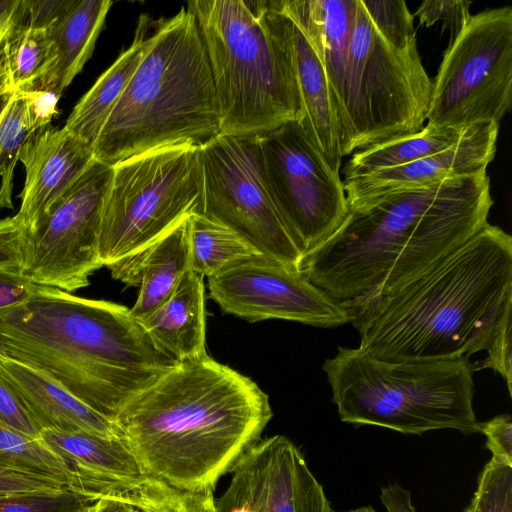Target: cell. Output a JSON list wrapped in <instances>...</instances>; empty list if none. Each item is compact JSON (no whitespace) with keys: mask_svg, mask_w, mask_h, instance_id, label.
Listing matches in <instances>:
<instances>
[{"mask_svg":"<svg viewBox=\"0 0 512 512\" xmlns=\"http://www.w3.org/2000/svg\"><path fill=\"white\" fill-rule=\"evenodd\" d=\"M380 500L387 512H417L411 492L396 483L381 488Z\"/></svg>","mask_w":512,"mask_h":512,"instance_id":"obj_44","label":"cell"},{"mask_svg":"<svg viewBox=\"0 0 512 512\" xmlns=\"http://www.w3.org/2000/svg\"><path fill=\"white\" fill-rule=\"evenodd\" d=\"M112 3L76 0L66 16L49 31L55 63L38 90L62 95L91 57Z\"/></svg>","mask_w":512,"mask_h":512,"instance_id":"obj_23","label":"cell"},{"mask_svg":"<svg viewBox=\"0 0 512 512\" xmlns=\"http://www.w3.org/2000/svg\"><path fill=\"white\" fill-rule=\"evenodd\" d=\"M54 63L49 31L21 26L0 57V96L38 90Z\"/></svg>","mask_w":512,"mask_h":512,"instance_id":"obj_26","label":"cell"},{"mask_svg":"<svg viewBox=\"0 0 512 512\" xmlns=\"http://www.w3.org/2000/svg\"><path fill=\"white\" fill-rule=\"evenodd\" d=\"M24 247L25 228L18 216L0 219V271L21 275Z\"/></svg>","mask_w":512,"mask_h":512,"instance_id":"obj_36","label":"cell"},{"mask_svg":"<svg viewBox=\"0 0 512 512\" xmlns=\"http://www.w3.org/2000/svg\"><path fill=\"white\" fill-rule=\"evenodd\" d=\"M30 133L20 95L0 96V210L13 209L14 169Z\"/></svg>","mask_w":512,"mask_h":512,"instance_id":"obj_29","label":"cell"},{"mask_svg":"<svg viewBox=\"0 0 512 512\" xmlns=\"http://www.w3.org/2000/svg\"><path fill=\"white\" fill-rule=\"evenodd\" d=\"M18 94L31 132L49 125L53 117L58 114L60 94L49 90L25 91Z\"/></svg>","mask_w":512,"mask_h":512,"instance_id":"obj_37","label":"cell"},{"mask_svg":"<svg viewBox=\"0 0 512 512\" xmlns=\"http://www.w3.org/2000/svg\"><path fill=\"white\" fill-rule=\"evenodd\" d=\"M34 287L21 275L0 271V310L25 301Z\"/></svg>","mask_w":512,"mask_h":512,"instance_id":"obj_43","label":"cell"},{"mask_svg":"<svg viewBox=\"0 0 512 512\" xmlns=\"http://www.w3.org/2000/svg\"><path fill=\"white\" fill-rule=\"evenodd\" d=\"M272 2L274 5L273 0ZM275 9L279 13L281 27L292 57L305 115L301 122L330 168L339 174L342 156L325 71L313 47L301 30L286 15L276 7Z\"/></svg>","mask_w":512,"mask_h":512,"instance_id":"obj_21","label":"cell"},{"mask_svg":"<svg viewBox=\"0 0 512 512\" xmlns=\"http://www.w3.org/2000/svg\"><path fill=\"white\" fill-rule=\"evenodd\" d=\"M0 380L42 430L83 431L120 438L114 422L89 408L43 374L2 354Z\"/></svg>","mask_w":512,"mask_h":512,"instance_id":"obj_19","label":"cell"},{"mask_svg":"<svg viewBox=\"0 0 512 512\" xmlns=\"http://www.w3.org/2000/svg\"><path fill=\"white\" fill-rule=\"evenodd\" d=\"M85 512H142L122 495L103 497L93 502Z\"/></svg>","mask_w":512,"mask_h":512,"instance_id":"obj_45","label":"cell"},{"mask_svg":"<svg viewBox=\"0 0 512 512\" xmlns=\"http://www.w3.org/2000/svg\"><path fill=\"white\" fill-rule=\"evenodd\" d=\"M230 473L215 512H334L303 454L284 435L258 440Z\"/></svg>","mask_w":512,"mask_h":512,"instance_id":"obj_15","label":"cell"},{"mask_svg":"<svg viewBox=\"0 0 512 512\" xmlns=\"http://www.w3.org/2000/svg\"><path fill=\"white\" fill-rule=\"evenodd\" d=\"M431 89L417 44L406 51L391 46L357 0L342 75L341 156L420 131Z\"/></svg>","mask_w":512,"mask_h":512,"instance_id":"obj_8","label":"cell"},{"mask_svg":"<svg viewBox=\"0 0 512 512\" xmlns=\"http://www.w3.org/2000/svg\"><path fill=\"white\" fill-rule=\"evenodd\" d=\"M26 1H0V57L14 33L25 26Z\"/></svg>","mask_w":512,"mask_h":512,"instance_id":"obj_42","label":"cell"},{"mask_svg":"<svg viewBox=\"0 0 512 512\" xmlns=\"http://www.w3.org/2000/svg\"><path fill=\"white\" fill-rule=\"evenodd\" d=\"M190 268L207 278L259 253L237 233L202 214L189 216Z\"/></svg>","mask_w":512,"mask_h":512,"instance_id":"obj_27","label":"cell"},{"mask_svg":"<svg viewBox=\"0 0 512 512\" xmlns=\"http://www.w3.org/2000/svg\"><path fill=\"white\" fill-rule=\"evenodd\" d=\"M342 512H376L372 506H362L356 509L342 511Z\"/></svg>","mask_w":512,"mask_h":512,"instance_id":"obj_46","label":"cell"},{"mask_svg":"<svg viewBox=\"0 0 512 512\" xmlns=\"http://www.w3.org/2000/svg\"><path fill=\"white\" fill-rule=\"evenodd\" d=\"M220 134L207 52L187 8L161 20L94 145V158L114 164L177 145L201 146Z\"/></svg>","mask_w":512,"mask_h":512,"instance_id":"obj_5","label":"cell"},{"mask_svg":"<svg viewBox=\"0 0 512 512\" xmlns=\"http://www.w3.org/2000/svg\"><path fill=\"white\" fill-rule=\"evenodd\" d=\"M512 101V8L486 9L451 39L432 81L426 126L499 123Z\"/></svg>","mask_w":512,"mask_h":512,"instance_id":"obj_10","label":"cell"},{"mask_svg":"<svg viewBox=\"0 0 512 512\" xmlns=\"http://www.w3.org/2000/svg\"><path fill=\"white\" fill-rule=\"evenodd\" d=\"M0 422L28 437L40 439L42 429L1 380Z\"/></svg>","mask_w":512,"mask_h":512,"instance_id":"obj_41","label":"cell"},{"mask_svg":"<svg viewBox=\"0 0 512 512\" xmlns=\"http://www.w3.org/2000/svg\"><path fill=\"white\" fill-rule=\"evenodd\" d=\"M377 32L394 48L406 51L417 44L414 16L403 0H361Z\"/></svg>","mask_w":512,"mask_h":512,"instance_id":"obj_31","label":"cell"},{"mask_svg":"<svg viewBox=\"0 0 512 512\" xmlns=\"http://www.w3.org/2000/svg\"><path fill=\"white\" fill-rule=\"evenodd\" d=\"M499 123L471 126L454 146L434 155L381 170L359 178L344 180L349 210H357L387 195L439 184L487 172L497 149Z\"/></svg>","mask_w":512,"mask_h":512,"instance_id":"obj_16","label":"cell"},{"mask_svg":"<svg viewBox=\"0 0 512 512\" xmlns=\"http://www.w3.org/2000/svg\"><path fill=\"white\" fill-rule=\"evenodd\" d=\"M0 354L43 374L112 422L178 363L126 306L41 285L25 301L0 310Z\"/></svg>","mask_w":512,"mask_h":512,"instance_id":"obj_3","label":"cell"},{"mask_svg":"<svg viewBox=\"0 0 512 512\" xmlns=\"http://www.w3.org/2000/svg\"><path fill=\"white\" fill-rule=\"evenodd\" d=\"M487 172L387 195L349 213L301 273L345 308L391 294L488 223Z\"/></svg>","mask_w":512,"mask_h":512,"instance_id":"obj_1","label":"cell"},{"mask_svg":"<svg viewBox=\"0 0 512 512\" xmlns=\"http://www.w3.org/2000/svg\"><path fill=\"white\" fill-rule=\"evenodd\" d=\"M202 214L227 226L259 254L301 272L303 255L265 187L257 135L220 133L200 146Z\"/></svg>","mask_w":512,"mask_h":512,"instance_id":"obj_12","label":"cell"},{"mask_svg":"<svg viewBox=\"0 0 512 512\" xmlns=\"http://www.w3.org/2000/svg\"><path fill=\"white\" fill-rule=\"evenodd\" d=\"M322 368L342 422L413 435L439 429L478 433L469 358L392 362L339 347Z\"/></svg>","mask_w":512,"mask_h":512,"instance_id":"obj_7","label":"cell"},{"mask_svg":"<svg viewBox=\"0 0 512 512\" xmlns=\"http://www.w3.org/2000/svg\"><path fill=\"white\" fill-rule=\"evenodd\" d=\"M40 440L67 467L68 489L95 501L116 497L130 483L148 475L119 437L42 430Z\"/></svg>","mask_w":512,"mask_h":512,"instance_id":"obj_18","label":"cell"},{"mask_svg":"<svg viewBox=\"0 0 512 512\" xmlns=\"http://www.w3.org/2000/svg\"><path fill=\"white\" fill-rule=\"evenodd\" d=\"M257 136L265 187L305 257L346 219L349 208L343 181L302 122L291 121Z\"/></svg>","mask_w":512,"mask_h":512,"instance_id":"obj_11","label":"cell"},{"mask_svg":"<svg viewBox=\"0 0 512 512\" xmlns=\"http://www.w3.org/2000/svg\"><path fill=\"white\" fill-rule=\"evenodd\" d=\"M189 216L136 254L108 266L113 278L140 287L130 308L137 321L156 311L191 270Z\"/></svg>","mask_w":512,"mask_h":512,"instance_id":"obj_20","label":"cell"},{"mask_svg":"<svg viewBox=\"0 0 512 512\" xmlns=\"http://www.w3.org/2000/svg\"><path fill=\"white\" fill-rule=\"evenodd\" d=\"M66 487L65 483L52 478L0 467V496Z\"/></svg>","mask_w":512,"mask_h":512,"instance_id":"obj_40","label":"cell"},{"mask_svg":"<svg viewBox=\"0 0 512 512\" xmlns=\"http://www.w3.org/2000/svg\"><path fill=\"white\" fill-rule=\"evenodd\" d=\"M94 159L93 146L64 126L49 124L29 134L18 157L25 170V181L16 214L26 232L34 229L47 209Z\"/></svg>","mask_w":512,"mask_h":512,"instance_id":"obj_17","label":"cell"},{"mask_svg":"<svg viewBox=\"0 0 512 512\" xmlns=\"http://www.w3.org/2000/svg\"><path fill=\"white\" fill-rule=\"evenodd\" d=\"M471 4L472 2L468 0L424 1L418 7L416 15L420 24L425 27H430L437 21H442V29H449L451 39H453L470 19L469 8Z\"/></svg>","mask_w":512,"mask_h":512,"instance_id":"obj_35","label":"cell"},{"mask_svg":"<svg viewBox=\"0 0 512 512\" xmlns=\"http://www.w3.org/2000/svg\"><path fill=\"white\" fill-rule=\"evenodd\" d=\"M471 126L434 128L424 125L418 132L356 150L344 166V180L370 175L445 151L457 144Z\"/></svg>","mask_w":512,"mask_h":512,"instance_id":"obj_25","label":"cell"},{"mask_svg":"<svg viewBox=\"0 0 512 512\" xmlns=\"http://www.w3.org/2000/svg\"><path fill=\"white\" fill-rule=\"evenodd\" d=\"M122 496L142 512H215L213 492L180 490L150 475L132 482Z\"/></svg>","mask_w":512,"mask_h":512,"instance_id":"obj_30","label":"cell"},{"mask_svg":"<svg viewBox=\"0 0 512 512\" xmlns=\"http://www.w3.org/2000/svg\"><path fill=\"white\" fill-rule=\"evenodd\" d=\"M478 433L486 436L485 448L492 458L512 464V421L509 414L497 415L487 421L478 422Z\"/></svg>","mask_w":512,"mask_h":512,"instance_id":"obj_38","label":"cell"},{"mask_svg":"<svg viewBox=\"0 0 512 512\" xmlns=\"http://www.w3.org/2000/svg\"><path fill=\"white\" fill-rule=\"evenodd\" d=\"M112 175L111 165L94 159L34 229L25 231L21 275L30 283L69 293L89 285L90 276L103 266L99 234Z\"/></svg>","mask_w":512,"mask_h":512,"instance_id":"obj_13","label":"cell"},{"mask_svg":"<svg viewBox=\"0 0 512 512\" xmlns=\"http://www.w3.org/2000/svg\"><path fill=\"white\" fill-rule=\"evenodd\" d=\"M273 416L249 377L204 357L178 362L114 423L145 472L189 492H214Z\"/></svg>","mask_w":512,"mask_h":512,"instance_id":"obj_2","label":"cell"},{"mask_svg":"<svg viewBox=\"0 0 512 512\" xmlns=\"http://www.w3.org/2000/svg\"><path fill=\"white\" fill-rule=\"evenodd\" d=\"M210 297L224 313L250 322L284 319L318 327L351 322L347 308L301 272L255 255L208 278Z\"/></svg>","mask_w":512,"mask_h":512,"instance_id":"obj_14","label":"cell"},{"mask_svg":"<svg viewBox=\"0 0 512 512\" xmlns=\"http://www.w3.org/2000/svg\"><path fill=\"white\" fill-rule=\"evenodd\" d=\"M149 36L139 24L133 43L96 80L72 109L64 127L75 137L94 145L105 122L134 75Z\"/></svg>","mask_w":512,"mask_h":512,"instance_id":"obj_24","label":"cell"},{"mask_svg":"<svg viewBox=\"0 0 512 512\" xmlns=\"http://www.w3.org/2000/svg\"><path fill=\"white\" fill-rule=\"evenodd\" d=\"M487 357L471 363L472 372L481 369H493L499 373L507 384L509 395L512 394V303L507 306L487 349Z\"/></svg>","mask_w":512,"mask_h":512,"instance_id":"obj_34","label":"cell"},{"mask_svg":"<svg viewBox=\"0 0 512 512\" xmlns=\"http://www.w3.org/2000/svg\"><path fill=\"white\" fill-rule=\"evenodd\" d=\"M0 467L52 478L68 487L63 461L40 439L28 437L0 422Z\"/></svg>","mask_w":512,"mask_h":512,"instance_id":"obj_28","label":"cell"},{"mask_svg":"<svg viewBox=\"0 0 512 512\" xmlns=\"http://www.w3.org/2000/svg\"><path fill=\"white\" fill-rule=\"evenodd\" d=\"M93 502L66 487L0 496V512H85Z\"/></svg>","mask_w":512,"mask_h":512,"instance_id":"obj_33","label":"cell"},{"mask_svg":"<svg viewBox=\"0 0 512 512\" xmlns=\"http://www.w3.org/2000/svg\"><path fill=\"white\" fill-rule=\"evenodd\" d=\"M112 167L98 245L103 266L136 254L183 218L202 213L200 146L164 147Z\"/></svg>","mask_w":512,"mask_h":512,"instance_id":"obj_9","label":"cell"},{"mask_svg":"<svg viewBox=\"0 0 512 512\" xmlns=\"http://www.w3.org/2000/svg\"><path fill=\"white\" fill-rule=\"evenodd\" d=\"M511 303L512 237L487 223L397 291L348 310L363 352L429 362L486 350Z\"/></svg>","mask_w":512,"mask_h":512,"instance_id":"obj_4","label":"cell"},{"mask_svg":"<svg viewBox=\"0 0 512 512\" xmlns=\"http://www.w3.org/2000/svg\"><path fill=\"white\" fill-rule=\"evenodd\" d=\"M463 512H512V464L491 458L479 473L475 493Z\"/></svg>","mask_w":512,"mask_h":512,"instance_id":"obj_32","label":"cell"},{"mask_svg":"<svg viewBox=\"0 0 512 512\" xmlns=\"http://www.w3.org/2000/svg\"><path fill=\"white\" fill-rule=\"evenodd\" d=\"M209 59L220 133L257 135L305 115L272 0L187 3Z\"/></svg>","mask_w":512,"mask_h":512,"instance_id":"obj_6","label":"cell"},{"mask_svg":"<svg viewBox=\"0 0 512 512\" xmlns=\"http://www.w3.org/2000/svg\"><path fill=\"white\" fill-rule=\"evenodd\" d=\"M203 277L186 272L173 294L139 323L151 341L177 362L207 355Z\"/></svg>","mask_w":512,"mask_h":512,"instance_id":"obj_22","label":"cell"},{"mask_svg":"<svg viewBox=\"0 0 512 512\" xmlns=\"http://www.w3.org/2000/svg\"><path fill=\"white\" fill-rule=\"evenodd\" d=\"M25 27L52 30L69 12L76 0H25Z\"/></svg>","mask_w":512,"mask_h":512,"instance_id":"obj_39","label":"cell"}]
</instances>
